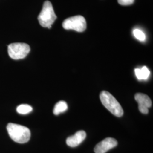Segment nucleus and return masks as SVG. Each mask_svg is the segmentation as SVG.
Segmentation results:
<instances>
[{"label": "nucleus", "mask_w": 153, "mask_h": 153, "mask_svg": "<svg viewBox=\"0 0 153 153\" xmlns=\"http://www.w3.org/2000/svg\"><path fill=\"white\" fill-rule=\"evenodd\" d=\"M68 108V104L65 101L61 100L55 104L53 109V114L55 115H58L64 112Z\"/></svg>", "instance_id": "10"}, {"label": "nucleus", "mask_w": 153, "mask_h": 153, "mask_svg": "<svg viewBox=\"0 0 153 153\" xmlns=\"http://www.w3.org/2000/svg\"><path fill=\"white\" fill-rule=\"evenodd\" d=\"M138 109L139 111L143 114H148L149 112V108L145 106L138 105Z\"/></svg>", "instance_id": "14"}, {"label": "nucleus", "mask_w": 153, "mask_h": 153, "mask_svg": "<svg viewBox=\"0 0 153 153\" xmlns=\"http://www.w3.org/2000/svg\"><path fill=\"white\" fill-rule=\"evenodd\" d=\"M57 18L53 6L49 1L44 2L43 9L39 15L38 19L40 25L43 27L52 26Z\"/></svg>", "instance_id": "3"}, {"label": "nucleus", "mask_w": 153, "mask_h": 153, "mask_svg": "<svg viewBox=\"0 0 153 153\" xmlns=\"http://www.w3.org/2000/svg\"><path fill=\"white\" fill-rule=\"evenodd\" d=\"M33 111V108L28 104H21L16 108V111L18 114L26 115L30 113Z\"/></svg>", "instance_id": "11"}, {"label": "nucleus", "mask_w": 153, "mask_h": 153, "mask_svg": "<svg viewBox=\"0 0 153 153\" xmlns=\"http://www.w3.org/2000/svg\"><path fill=\"white\" fill-rule=\"evenodd\" d=\"M117 140L111 137L105 138L103 141L98 143L94 148L95 153H105L110 149L115 148L117 145Z\"/></svg>", "instance_id": "6"}, {"label": "nucleus", "mask_w": 153, "mask_h": 153, "mask_svg": "<svg viewBox=\"0 0 153 153\" xmlns=\"http://www.w3.org/2000/svg\"><path fill=\"white\" fill-rule=\"evenodd\" d=\"M6 128L9 136L14 142L25 143L30 139V130L25 126L14 123H9Z\"/></svg>", "instance_id": "1"}, {"label": "nucleus", "mask_w": 153, "mask_h": 153, "mask_svg": "<svg viewBox=\"0 0 153 153\" xmlns=\"http://www.w3.org/2000/svg\"><path fill=\"white\" fill-rule=\"evenodd\" d=\"M119 4L121 5H131L134 0H117Z\"/></svg>", "instance_id": "13"}, {"label": "nucleus", "mask_w": 153, "mask_h": 153, "mask_svg": "<svg viewBox=\"0 0 153 153\" xmlns=\"http://www.w3.org/2000/svg\"><path fill=\"white\" fill-rule=\"evenodd\" d=\"M86 137V133L83 131H79L75 134L68 137L66 139V144L71 148L76 147L80 145Z\"/></svg>", "instance_id": "7"}, {"label": "nucleus", "mask_w": 153, "mask_h": 153, "mask_svg": "<svg viewBox=\"0 0 153 153\" xmlns=\"http://www.w3.org/2000/svg\"><path fill=\"white\" fill-rule=\"evenodd\" d=\"M134 71L138 80H146L150 75V71L146 66H143L141 69L137 68Z\"/></svg>", "instance_id": "9"}, {"label": "nucleus", "mask_w": 153, "mask_h": 153, "mask_svg": "<svg viewBox=\"0 0 153 153\" xmlns=\"http://www.w3.org/2000/svg\"><path fill=\"white\" fill-rule=\"evenodd\" d=\"M100 99L104 107L117 117H121L124 111L120 103L109 92L103 91L100 94Z\"/></svg>", "instance_id": "2"}, {"label": "nucleus", "mask_w": 153, "mask_h": 153, "mask_svg": "<svg viewBox=\"0 0 153 153\" xmlns=\"http://www.w3.org/2000/svg\"><path fill=\"white\" fill-rule=\"evenodd\" d=\"M133 35L135 36L136 38L138 40H139L140 41L143 42L144 40H145L146 39V36L145 35V33L142 32L141 30H139V29H134L133 31Z\"/></svg>", "instance_id": "12"}, {"label": "nucleus", "mask_w": 153, "mask_h": 153, "mask_svg": "<svg viewBox=\"0 0 153 153\" xmlns=\"http://www.w3.org/2000/svg\"><path fill=\"white\" fill-rule=\"evenodd\" d=\"M30 51V47L26 43H14L8 45V53L14 60H20L25 58Z\"/></svg>", "instance_id": "4"}, {"label": "nucleus", "mask_w": 153, "mask_h": 153, "mask_svg": "<svg viewBox=\"0 0 153 153\" xmlns=\"http://www.w3.org/2000/svg\"><path fill=\"white\" fill-rule=\"evenodd\" d=\"M86 21L83 16H76L66 19L62 23L65 30H74L77 32H83L86 29Z\"/></svg>", "instance_id": "5"}, {"label": "nucleus", "mask_w": 153, "mask_h": 153, "mask_svg": "<svg viewBox=\"0 0 153 153\" xmlns=\"http://www.w3.org/2000/svg\"><path fill=\"white\" fill-rule=\"evenodd\" d=\"M135 100H136L138 105H143L148 107V108L152 107V102L150 98L147 95L142 93H137L134 96Z\"/></svg>", "instance_id": "8"}]
</instances>
